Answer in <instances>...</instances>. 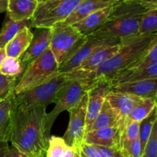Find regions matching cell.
Returning <instances> with one entry per match:
<instances>
[{
    "mask_svg": "<svg viewBox=\"0 0 157 157\" xmlns=\"http://www.w3.org/2000/svg\"><path fill=\"white\" fill-rule=\"evenodd\" d=\"M156 34L148 35H138L130 39L123 41L117 52L110 59L101 64L94 71H86L76 69L64 74L67 81L73 80H94L104 77L110 80L115 75L125 70L130 64L142 56L148 48Z\"/></svg>",
    "mask_w": 157,
    "mask_h": 157,
    "instance_id": "obj_2",
    "label": "cell"
},
{
    "mask_svg": "<svg viewBox=\"0 0 157 157\" xmlns=\"http://www.w3.org/2000/svg\"><path fill=\"white\" fill-rule=\"evenodd\" d=\"M78 150L82 152L87 157H101L99 152L94 146L84 142L81 144Z\"/></svg>",
    "mask_w": 157,
    "mask_h": 157,
    "instance_id": "obj_35",
    "label": "cell"
},
{
    "mask_svg": "<svg viewBox=\"0 0 157 157\" xmlns=\"http://www.w3.org/2000/svg\"><path fill=\"white\" fill-rule=\"evenodd\" d=\"M143 98L128 94L110 91L106 99L113 109L117 121V127L121 133H123L126 127V121L132 110L142 100Z\"/></svg>",
    "mask_w": 157,
    "mask_h": 157,
    "instance_id": "obj_12",
    "label": "cell"
},
{
    "mask_svg": "<svg viewBox=\"0 0 157 157\" xmlns=\"http://www.w3.org/2000/svg\"><path fill=\"white\" fill-rule=\"evenodd\" d=\"M42 1H45V0H41V2H42Z\"/></svg>",
    "mask_w": 157,
    "mask_h": 157,
    "instance_id": "obj_45",
    "label": "cell"
},
{
    "mask_svg": "<svg viewBox=\"0 0 157 157\" xmlns=\"http://www.w3.org/2000/svg\"><path fill=\"white\" fill-rule=\"evenodd\" d=\"M8 0H0V13L6 12L7 10Z\"/></svg>",
    "mask_w": 157,
    "mask_h": 157,
    "instance_id": "obj_38",
    "label": "cell"
},
{
    "mask_svg": "<svg viewBox=\"0 0 157 157\" xmlns=\"http://www.w3.org/2000/svg\"><path fill=\"white\" fill-rule=\"evenodd\" d=\"M59 64L50 48L27 66L15 85L14 94L26 91L58 75Z\"/></svg>",
    "mask_w": 157,
    "mask_h": 157,
    "instance_id": "obj_5",
    "label": "cell"
},
{
    "mask_svg": "<svg viewBox=\"0 0 157 157\" xmlns=\"http://www.w3.org/2000/svg\"><path fill=\"white\" fill-rule=\"evenodd\" d=\"M157 121V108L156 107L151 111V113L143 120L140 124V134L139 140L141 144L142 153L147 145L148 140L150 138L151 132L154 124Z\"/></svg>",
    "mask_w": 157,
    "mask_h": 157,
    "instance_id": "obj_27",
    "label": "cell"
},
{
    "mask_svg": "<svg viewBox=\"0 0 157 157\" xmlns=\"http://www.w3.org/2000/svg\"><path fill=\"white\" fill-rule=\"evenodd\" d=\"M94 80H73L68 81L59 90L55 101V107L50 113L46 114L45 136L48 140L51 136V130L60 113L63 111H69L78 104L81 98L87 94L91 87Z\"/></svg>",
    "mask_w": 157,
    "mask_h": 157,
    "instance_id": "obj_7",
    "label": "cell"
},
{
    "mask_svg": "<svg viewBox=\"0 0 157 157\" xmlns=\"http://www.w3.org/2000/svg\"><path fill=\"white\" fill-rule=\"evenodd\" d=\"M41 157H46V156H45V154H44V156H41Z\"/></svg>",
    "mask_w": 157,
    "mask_h": 157,
    "instance_id": "obj_44",
    "label": "cell"
},
{
    "mask_svg": "<svg viewBox=\"0 0 157 157\" xmlns=\"http://www.w3.org/2000/svg\"><path fill=\"white\" fill-rule=\"evenodd\" d=\"M9 150V143L0 141V157H6Z\"/></svg>",
    "mask_w": 157,
    "mask_h": 157,
    "instance_id": "obj_37",
    "label": "cell"
},
{
    "mask_svg": "<svg viewBox=\"0 0 157 157\" xmlns=\"http://www.w3.org/2000/svg\"><path fill=\"white\" fill-rule=\"evenodd\" d=\"M115 127H117V117L107 100L105 99L90 131Z\"/></svg>",
    "mask_w": 157,
    "mask_h": 157,
    "instance_id": "obj_23",
    "label": "cell"
},
{
    "mask_svg": "<svg viewBox=\"0 0 157 157\" xmlns=\"http://www.w3.org/2000/svg\"><path fill=\"white\" fill-rule=\"evenodd\" d=\"M113 5H112L104 9H99L74 24L73 26L82 35L88 36L98 30L107 21L113 10Z\"/></svg>",
    "mask_w": 157,
    "mask_h": 157,
    "instance_id": "obj_17",
    "label": "cell"
},
{
    "mask_svg": "<svg viewBox=\"0 0 157 157\" xmlns=\"http://www.w3.org/2000/svg\"><path fill=\"white\" fill-rule=\"evenodd\" d=\"M87 94L84 95L80 102L69 110L70 120L67 130L63 139L68 147L77 150L84 143L86 127V113H87Z\"/></svg>",
    "mask_w": 157,
    "mask_h": 157,
    "instance_id": "obj_10",
    "label": "cell"
},
{
    "mask_svg": "<svg viewBox=\"0 0 157 157\" xmlns=\"http://www.w3.org/2000/svg\"><path fill=\"white\" fill-rule=\"evenodd\" d=\"M33 1H36L37 2H38V3H39V2H41V0H33Z\"/></svg>",
    "mask_w": 157,
    "mask_h": 157,
    "instance_id": "obj_43",
    "label": "cell"
},
{
    "mask_svg": "<svg viewBox=\"0 0 157 157\" xmlns=\"http://www.w3.org/2000/svg\"><path fill=\"white\" fill-rule=\"evenodd\" d=\"M140 124V123L139 122H131L127 124L125 130L121 133L119 147L120 151L126 149L133 141L139 139Z\"/></svg>",
    "mask_w": 157,
    "mask_h": 157,
    "instance_id": "obj_29",
    "label": "cell"
},
{
    "mask_svg": "<svg viewBox=\"0 0 157 157\" xmlns=\"http://www.w3.org/2000/svg\"><path fill=\"white\" fill-rule=\"evenodd\" d=\"M78 153H79V155H80V157H87L84 154V153H82V152H81L80 150H78Z\"/></svg>",
    "mask_w": 157,
    "mask_h": 157,
    "instance_id": "obj_41",
    "label": "cell"
},
{
    "mask_svg": "<svg viewBox=\"0 0 157 157\" xmlns=\"http://www.w3.org/2000/svg\"><path fill=\"white\" fill-rule=\"evenodd\" d=\"M157 9L147 11L142 15L140 21L138 35H148L156 34Z\"/></svg>",
    "mask_w": 157,
    "mask_h": 157,
    "instance_id": "obj_26",
    "label": "cell"
},
{
    "mask_svg": "<svg viewBox=\"0 0 157 157\" xmlns=\"http://www.w3.org/2000/svg\"><path fill=\"white\" fill-rule=\"evenodd\" d=\"M25 68L26 67L20 58L6 57L0 65V74L6 76L20 78Z\"/></svg>",
    "mask_w": 157,
    "mask_h": 157,
    "instance_id": "obj_28",
    "label": "cell"
},
{
    "mask_svg": "<svg viewBox=\"0 0 157 157\" xmlns=\"http://www.w3.org/2000/svg\"><path fill=\"white\" fill-rule=\"evenodd\" d=\"M116 1H117V2H118V1H119V0H116Z\"/></svg>",
    "mask_w": 157,
    "mask_h": 157,
    "instance_id": "obj_46",
    "label": "cell"
},
{
    "mask_svg": "<svg viewBox=\"0 0 157 157\" xmlns=\"http://www.w3.org/2000/svg\"><path fill=\"white\" fill-rule=\"evenodd\" d=\"M67 81L64 74H58L36 87L14 94L13 104L21 109L38 106L47 107L55 103L58 93Z\"/></svg>",
    "mask_w": 157,
    "mask_h": 157,
    "instance_id": "obj_6",
    "label": "cell"
},
{
    "mask_svg": "<svg viewBox=\"0 0 157 157\" xmlns=\"http://www.w3.org/2000/svg\"><path fill=\"white\" fill-rule=\"evenodd\" d=\"M68 148V146L62 137L51 136L48 141L45 152L46 157H62Z\"/></svg>",
    "mask_w": 157,
    "mask_h": 157,
    "instance_id": "obj_30",
    "label": "cell"
},
{
    "mask_svg": "<svg viewBox=\"0 0 157 157\" xmlns=\"http://www.w3.org/2000/svg\"><path fill=\"white\" fill-rule=\"evenodd\" d=\"M120 44L98 49L93 54H91L87 59L84 60L77 69L86 71H94L98 69L101 64H104L105 61H107V60L110 59L112 56L114 55V54L119 49Z\"/></svg>",
    "mask_w": 157,
    "mask_h": 157,
    "instance_id": "obj_21",
    "label": "cell"
},
{
    "mask_svg": "<svg viewBox=\"0 0 157 157\" xmlns=\"http://www.w3.org/2000/svg\"><path fill=\"white\" fill-rule=\"evenodd\" d=\"M6 57V53H5L4 49H0V65H1V63L2 62V61Z\"/></svg>",
    "mask_w": 157,
    "mask_h": 157,
    "instance_id": "obj_40",
    "label": "cell"
},
{
    "mask_svg": "<svg viewBox=\"0 0 157 157\" xmlns=\"http://www.w3.org/2000/svg\"><path fill=\"white\" fill-rule=\"evenodd\" d=\"M33 38V33L30 28H24L5 47L6 56L20 58L30 45Z\"/></svg>",
    "mask_w": 157,
    "mask_h": 157,
    "instance_id": "obj_20",
    "label": "cell"
},
{
    "mask_svg": "<svg viewBox=\"0 0 157 157\" xmlns=\"http://www.w3.org/2000/svg\"><path fill=\"white\" fill-rule=\"evenodd\" d=\"M117 1L116 0H82L76 9L64 21L67 24L73 25L83 18L87 17L90 14L104 9L106 7L115 4Z\"/></svg>",
    "mask_w": 157,
    "mask_h": 157,
    "instance_id": "obj_18",
    "label": "cell"
},
{
    "mask_svg": "<svg viewBox=\"0 0 157 157\" xmlns=\"http://www.w3.org/2000/svg\"><path fill=\"white\" fill-rule=\"evenodd\" d=\"M14 94L0 102V141H10Z\"/></svg>",
    "mask_w": 157,
    "mask_h": 157,
    "instance_id": "obj_22",
    "label": "cell"
},
{
    "mask_svg": "<svg viewBox=\"0 0 157 157\" xmlns=\"http://www.w3.org/2000/svg\"><path fill=\"white\" fill-rule=\"evenodd\" d=\"M17 79L16 77L6 76L0 74V102L13 94Z\"/></svg>",
    "mask_w": 157,
    "mask_h": 157,
    "instance_id": "obj_31",
    "label": "cell"
},
{
    "mask_svg": "<svg viewBox=\"0 0 157 157\" xmlns=\"http://www.w3.org/2000/svg\"><path fill=\"white\" fill-rule=\"evenodd\" d=\"M87 36L82 35L73 25L60 21L51 28L49 48L58 64L73 56L86 42Z\"/></svg>",
    "mask_w": 157,
    "mask_h": 157,
    "instance_id": "obj_4",
    "label": "cell"
},
{
    "mask_svg": "<svg viewBox=\"0 0 157 157\" xmlns=\"http://www.w3.org/2000/svg\"><path fill=\"white\" fill-rule=\"evenodd\" d=\"M46 107L21 109L12 106V147L29 157H41L45 154L48 141L45 136Z\"/></svg>",
    "mask_w": 157,
    "mask_h": 157,
    "instance_id": "obj_1",
    "label": "cell"
},
{
    "mask_svg": "<svg viewBox=\"0 0 157 157\" xmlns=\"http://www.w3.org/2000/svg\"><path fill=\"white\" fill-rule=\"evenodd\" d=\"M99 152L101 157H124L118 147H106L94 145Z\"/></svg>",
    "mask_w": 157,
    "mask_h": 157,
    "instance_id": "obj_34",
    "label": "cell"
},
{
    "mask_svg": "<svg viewBox=\"0 0 157 157\" xmlns=\"http://www.w3.org/2000/svg\"><path fill=\"white\" fill-rule=\"evenodd\" d=\"M87 37L86 42L78 49V52L67 61L59 64L58 71L60 74H67L77 69L84 60L98 49L117 45L123 41L116 38H101L92 35Z\"/></svg>",
    "mask_w": 157,
    "mask_h": 157,
    "instance_id": "obj_9",
    "label": "cell"
},
{
    "mask_svg": "<svg viewBox=\"0 0 157 157\" xmlns=\"http://www.w3.org/2000/svg\"><path fill=\"white\" fill-rule=\"evenodd\" d=\"M38 4L33 0H8L7 16L14 21L30 20Z\"/></svg>",
    "mask_w": 157,
    "mask_h": 157,
    "instance_id": "obj_19",
    "label": "cell"
},
{
    "mask_svg": "<svg viewBox=\"0 0 157 157\" xmlns=\"http://www.w3.org/2000/svg\"><path fill=\"white\" fill-rule=\"evenodd\" d=\"M141 157H157V121L153 125V130Z\"/></svg>",
    "mask_w": 157,
    "mask_h": 157,
    "instance_id": "obj_32",
    "label": "cell"
},
{
    "mask_svg": "<svg viewBox=\"0 0 157 157\" xmlns=\"http://www.w3.org/2000/svg\"><path fill=\"white\" fill-rule=\"evenodd\" d=\"M111 89L112 84L110 81L104 77H100L94 80L91 87L87 92L85 133L90 131L94 121L96 119L106 98L111 91Z\"/></svg>",
    "mask_w": 157,
    "mask_h": 157,
    "instance_id": "obj_11",
    "label": "cell"
},
{
    "mask_svg": "<svg viewBox=\"0 0 157 157\" xmlns=\"http://www.w3.org/2000/svg\"><path fill=\"white\" fill-rule=\"evenodd\" d=\"M121 133L117 127L89 131L85 133L84 142L106 147H120Z\"/></svg>",
    "mask_w": 157,
    "mask_h": 157,
    "instance_id": "obj_15",
    "label": "cell"
},
{
    "mask_svg": "<svg viewBox=\"0 0 157 157\" xmlns=\"http://www.w3.org/2000/svg\"><path fill=\"white\" fill-rule=\"evenodd\" d=\"M121 154L124 157H141L142 156V150L140 140L133 141L128 147L121 151Z\"/></svg>",
    "mask_w": 157,
    "mask_h": 157,
    "instance_id": "obj_33",
    "label": "cell"
},
{
    "mask_svg": "<svg viewBox=\"0 0 157 157\" xmlns=\"http://www.w3.org/2000/svg\"><path fill=\"white\" fill-rule=\"evenodd\" d=\"M30 45L20 58L21 62L27 67L30 63L41 56L49 47L51 29H35Z\"/></svg>",
    "mask_w": 157,
    "mask_h": 157,
    "instance_id": "obj_14",
    "label": "cell"
},
{
    "mask_svg": "<svg viewBox=\"0 0 157 157\" xmlns=\"http://www.w3.org/2000/svg\"><path fill=\"white\" fill-rule=\"evenodd\" d=\"M75 157H80V155H79V153H78V151L77 152V154H76V156H75Z\"/></svg>",
    "mask_w": 157,
    "mask_h": 157,
    "instance_id": "obj_42",
    "label": "cell"
},
{
    "mask_svg": "<svg viewBox=\"0 0 157 157\" xmlns=\"http://www.w3.org/2000/svg\"><path fill=\"white\" fill-rule=\"evenodd\" d=\"M30 20L14 21L6 16V21L0 31V49H4L6 44L24 28H30Z\"/></svg>",
    "mask_w": 157,
    "mask_h": 157,
    "instance_id": "obj_24",
    "label": "cell"
},
{
    "mask_svg": "<svg viewBox=\"0 0 157 157\" xmlns=\"http://www.w3.org/2000/svg\"><path fill=\"white\" fill-rule=\"evenodd\" d=\"M156 84L157 78L123 83L112 86L111 91L128 94L143 98H156Z\"/></svg>",
    "mask_w": 157,
    "mask_h": 157,
    "instance_id": "obj_13",
    "label": "cell"
},
{
    "mask_svg": "<svg viewBox=\"0 0 157 157\" xmlns=\"http://www.w3.org/2000/svg\"><path fill=\"white\" fill-rule=\"evenodd\" d=\"M157 78V61L143 68H127L115 75L110 80L112 86L123 83L133 82Z\"/></svg>",
    "mask_w": 157,
    "mask_h": 157,
    "instance_id": "obj_16",
    "label": "cell"
},
{
    "mask_svg": "<svg viewBox=\"0 0 157 157\" xmlns=\"http://www.w3.org/2000/svg\"><path fill=\"white\" fill-rule=\"evenodd\" d=\"M146 12L147 7L140 2H117L107 21L91 35L121 41L138 36L140 21Z\"/></svg>",
    "mask_w": 157,
    "mask_h": 157,
    "instance_id": "obj_3",
    "label": "cell"
},
{
    "mask_svg": "<svg viewBox=\"0 0 157 157\" xmlns=\"http://www.w3.org/2000/svg\"><path fill=\"white\" fill-rule=\"evenodd\" d=\"M156 107V98H142V100L135 106L130 114L129 115L126 121V127L131 122L140 123L151 113L152 110Z\"/></svg>",
    "mask_w": 157,
    "mask_h": 157,
    "instance_id": "obj_25",
    "label": "cell"
},
{
    "mask_svg": "<svg viewBox=\"0 0 157 157\" xmlns=\"http://www.w3.org/2000/svg\"><path fill=\"white\" fill-rule=\"evenodd\" d=\"M82 0H45L38 4L30 19L31 28L51 29L64 21Z\"/></svg>",
    "mask_w": 157,
    "mask_h": 157,
    "instance_id": "obj_8",
    "label": "cell"
},
{
    "mask_svg": "<svg viewBox=\"0 0 157 157\" xmlns=\"http://www.w3.org/2000/svg\"><path fill=\"white\" fill-rule=\"evenodd\" d=\"M119 1H128V0H119ZM118 1V2H119ZM136 1L141 2L149 3V4L157 5V0H136Z\"/></svg>",
    "mask_w": 157,
    "mask_h": 157,
    "instance_id": "obj_39",
    "label": "cell"
},
{
    "mask_svg": "<svg viewBox=\"0 0 157 157\" xmlns=\"http://www.w3.org/2000/svg\"><path fill=\"white\" fill-rule=\"evenodd\" d=\"M6 157H29L26 156L25 154L22 153L21 152H20L18 149H16L15 147H9V150L8 151L7 154H6Z\"/></svg>",
    "mask_w": 157,
    "mask_h": 157,
    "instance_id": "obj_36",
    "label": "cell"
}]
</instances>
